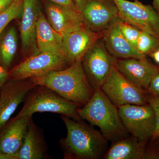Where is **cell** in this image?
<instances>
[{"label":"cell","instance_id":"16","mask_svg":"<svg viewBox=\"0 0 159 159\" xmlns=\"http://www.w3.org/2000/svg\"><path fill=\"white\" fill-rule=\"evenodd\" d=\"M40 11L37 0H23L20 25L22 45L24 53L32 55L39 53L36 43V23Z\"/></svg>","mask_w":159,"mask_h":159},{"label":"cell","instance_id":"22","mask_svg":"<svg viewBox=\"0 0 159 159\" xmlns=\"http://www.w3.org/2000/svg\"><path fill=\"white\" fill-rule=\"evenodd\" d=\"M23 7V0H14L11 6L0 14V34L10 22L21 15Z\"/></svg>","mask_w":159,"mask_h":159},{"label":"cell","instance_id":"18","mask_svg":"<svg viewBox=\"0 0 159 159\" xmlns=\"http://www.w3.org/2000/svg\"><path fill=\"white\" fill-rule=\"evenodd\" d=\"M119 20L112 24L106 31L104 39L105 46L107 51L116 57L125 59L145 58V55L139 53L134 46L122 35L119 28Z\"/></svg>","mask_w":159,"mask_h":159},{"label":"cell","instance_id":"25","mask_svg":"<svg viewBox=\"0 0 159 159\" xmlns=\"http://www.w3.org/2000/svg\"><path fill=\"white\" fill-rule=\"evenodd\" d=\"M148 104L153 108L156 117V127L152 138L154 140L159 137V97L149 96L146 97Z\"/></svg>","mask_w":159,"mask_h":159},{"label":"cell","instance_id":"33","mask_svg":"<svg viewBox=\"0 0 159 159\" xmlns=\"http://www.w3.org/2000/svg\"><path fill=\"white\" fill-rule=\"evenodd\" d=\"M15 1H20V0H15Z\"/></svg>","mask_w":159,"mask_h":159},{"label":"cell","instance_id":"10","mask_svg":"<svg viewBox=\"0 0 159 159\" xmlns=\"http://www.w3.org/2000/svg\"><path fill=\"white\" fill-rule=\"evenodd\" d=\"M76 7L82 14L85 25L95 31L107 29L120 19L113 0H85Z\"/></svg>","mask_w":159,"mask_h":159},{"label":"cell","instance_id":"1","mask_svg":"<svg viewBox=\"0 0 159 159\" xmlns=\"http://www.w3.org/2000/svg\"><path fill=\"white\" fill-rule=\"evenodd\" d=\"M31 79L35 85L48 88L67 100L79 105H85L94 93L82 61L74 63L67 68Z\"/></svg>","mask_w":159,"mask_h":159},{"label":"cell","instance_id":"29","mask_svg":"<svg viewBox=\"0 0 159 159\" xmlns=\"http://www.w3.org/2000/svg\"><path fill=\"white\" fill-rule=\"evenodd\" d=\"M14 0H0V14L11 6Z\"/></svg>","mask_w":159,"mask_h":159},{"label":"cell","instance_id":"9","mask_svg":"<svg viewBox=\"0 0 159 159\" xmlns=\"http://www.w3.org/2000/svg\"><path fill=\"white\" fill-rule=\"evenodd\" d=\"M99 40L87 52L82 61L86 75L94 91L101 88L116 61L105 45Z\"/></svg>","mask_w":159,"mask_h":159},{"label":"cell","instance_id":"24","mask_svg":"<svg viewBox=\"0 0 159 159\" xmlns=\"http://www.w3.org/2000/svg\"><path fill=\"white\" fill-rule=\"evenodd\" d=\"M119 29L125 39L133 45L135 46L141 30L120 19L118 21Z\"/></svg>","mask_w":159,"mask_h":159},{"label":"cell","instance_id":"5","mask_svg":"<svg viewBox=\"0 0 159 159\" xmlns=\"http://www.w3.org/2000/svg\"><path fill=\"white\" fill-rule=\"evenodd\" d=\"M118 108L122 123L131 136L143 143L152 138L155 129L156 117L150 104H126Z\"/></svg>","mask_w":159,"mask_h":159},{"label":"cell","instance_id":"30","mask_svg":"<svg viewBox=\"0 0 159 159\" xmlns=\"http://www.w3.org/2000/svg\"><path fill=\"white\" fill-rule=\"evenodd\" d=\"M152 57L157 62L159 63V50L154 52Z\"/></svg>","mask_w":159,"mask_h":159},{"label":"cell","instance_id":"21","mask_svg":"<svg viewBox=\"0 0 159 159\" xmlns=\"http://www.w3.org/2000/svg\"><path fill=\"white\" fill-rule=\"evenodd\" d=\"M17 36L14 27L9 28L0 39V64L8 70L16 53Z\"/></svg>","mask_w":159,"mask_h":159},{"label":"cell","instance_id":"23","mask_svg":"<svg viewBox=\"0 0 159 159\" xmlns=\"http://www.w3.org/2000/svg\"><path fill=\"white\" fill-rule=\"evenodd\" d=\"M135 47L139 53L145 55L158 48L159 41L151 34L141 31Z\"/></svg>","mask_w":159,"mask_h":159},{"label":"cell","instance_id":"8","mask_svg":"<svg viewBox=\"0 0 159 159\" xmlns=\"http://www.w3.org/2000/svg\"><path fill=\"white\" fill-rule=\"evenodd\" d=\"M67 63L64 57L51 52L31 55L9 72L11 80H22L41 77L52 71L63 70Z\"/></svg>","mask_w":159,"mask_h":159},{"label":"cell","instance_id":"4","mask_svg":"<svg viewBox=\"0 0 159 159\" xmlns=\"http://www.w3.org/2000/svg\"><path fill=\"white\" fill-rule=\"evenodd\" d=\"M25 103L16 117L32 116L36 112H52L79 120V104L67 100L54 91L37 85L29 91Z\"/></svg>","mask_w":159,"mask_h":159},{"label":"cell","instance_id":"2","mask_svg":"<svg viewBox=\"0 0 159 159\" xmlns=\"http://www.w3.org/2000/svg\"><path fill=\"white\" fill-rule=\"evenodd\" d=\"M67 135L59 143L66 157L78 159H98L105 153L107 140L102 134L90 126L61 116Z\"/></svg>","mask_w":159,"mask_h":159},{"label":"cell","instance_id":"20","mask_svg":"<svg viewBox=\"0 0 159 159\" xmlns=\"http://www.w3.org/2000/svg\"><path fill=\"white\" fill-rule=\"evenodd\" d=\"M103 157L105 159H145V143L132 136L125 137L114 142Z\"/></svg>","mask_w":159,"mask_h":159},{"label":"cell","instance_id":"11","mask_svg":"<svg viewBox=\"0 0 159 159\" xmlns=\"http://www.w3.org/2000/svg\"><path fill=\"white\" fill-rule=\"evenodd\" d=\"M100 34L85 25L63 35V48L68 63L82 61L86 53L97 40Z\"/></svg>","mask_w":159,"mask_h":159},{"label":"cell","instance_id":"7","mask_svg":"<svg viewBox=\"0 0 159 159\" xmlns=\"http://www.w3.org/2000/svg\"><path fill=\"white\" fill-rule=\"evenodd\" d=\"M113 1L122 20L151 34L159 41V13L153 7L138 0Z\"/></svg>","mask_w":159,"mask_h":159},{"label":"cell","instance_id":"17","mask_svg":"<svg viewBox=\"0 0 159 159\" xmlns=\"http://www.w3.org/2000/svg\"><path fill=\"white\" fill-rule=\"evenodd\" d=\"M36 38L39 52H51L66 58L62 35L53 29L41 11L36 23Z\"/></svg>","mask_w":159,"mask_h":159},{"label":"cell","instance_id":"28","mask_svg":"<svg viewBox=\"0 0 159 159\" xmlns=\"http://www.w3.org/2000/svg\"><path fill=\"white\" fill-rule=\"evenodd\" d=\"M50 1L51 2L55 3L58 5H61L67 6V7H71V8L77 9L76 5L73 2L72 0H48Z\"/></svg>","mask_w":159,"mask_h":159},{"label":"cell","instance_id":"27","mask_svg":"<svg viewBox=\"0 0 159 159\" xmlns=\"http://www.w3.org/2000/svg\"><path fill=\"white\" fill-rule=\"evenodd\" d=\"M9 72L0 64V90L9 79Z\"/></svg>","mask_w":159,"mask_h":159},{"label":"cell","instance_id":"26","mask_svg":"<svg viewBox=\"0 0 159 159\" xmlns=\"http://www.w3.org/2000/svg\"><path fill=\"white\" fill-rule=\"evenodd\" d=\"M148 89L155 96L159 97V72L152 80Z\"/></svg>","mask_w":159,"mask_h":159},{"label":"cell","instance_id":"6","mask_svg":"<svg viewBox=\"0 0 159 159\" xmlns=\"http://www.w3.org/2000/svg\"><path fill=\"white\" fill-rule=\"evenodd\" d=\"M100 89L117 107L126 104H147L143 90L125 78L115 65Z\"/></svg>","mask_w":159,"mask_h":159},{"label":"cell","instance_id":"31","mask_svg":"<svg viewBox=\"0 0 159 159\" xmlns=\"http://www.w3.org/2000/svg\"><path fill=\"white\" fill-rule=\"evenodd\" d=\"M153 8L159 13V0H153Z\"/></svg>","mask_w":159,"mask_h":159},{"label":"cell","instance_id":"14","mask_svg":"<svg viewBox=\"0 0 159 159\" xmlns=\"http://www.w3.org/2000/svg\"><path fill=\"white\" fill-rule=\"evenodd\" d=\"M115 66L125 78L142 90L148 88L152 80L159 72L145 58L119 60L115 61Z\"/></svg>","mask_w":159,"mask_h":159},{"label":"cell","instance_id":"3","mask_svg":"<svg viewBox=\"0 0 159 159\" xmlns=\"http://www.w3.org/2000/svg\"><path fill=\"white\" fill-rule=\"evenodd\" d=\"M80 118L100 129L107 141L115 142L129 136L118 107L114 105L101 89L94 91L93 96L82 108L78 109Z\"/></svg>","mask_w":159,"mask_h":159},{"label":"cell","instance_id":"12","mask_svg":"<svg viewBox=\"0 0 159 159\" xmlns=\"http://www.w3.org/2000/svg\"><path fill=\"white\" fill-rule=\"evenodd\" d=\"M11 80L0 90V129L9 121L29 91L35 86L31 78Z\"/></svg>","mask_w":159,"mask_h":159},{"label":"cell","instance_id":"15","mask_svg":"<svg viewBox=\"0 0 159 159\" xmlns=\"http://www.w3.org/2000/svg\"><path fill=\"white\" fill-rule=\"evenodd\" d=\"M46 11L50 25L62 36L85 25L77 9L50 2L46 5Z\"/></svg>","mask_w":159,"mask_h":159},{"label":"cell","instance_id":"19","mask_svg":"<svg viewBox=\"0 0 159 159\" xmlns=\"http://www.w3.org/2000/svg\"><path fill=\"white\" fill-rule=\"evenodd\" d=\"M45 141L32 119L21 147L17 153V159H42L46 157Z\"/></svg>","mask_w":159,"mask_h":159},{"label":"cell","instance_id":"32","mask_svg":"<svg viewBox=\"0 0 159 159\" xmlns=\"http://www.w3.org/2000/svg\"><path fill=\"white\" fill-rule=\"evenodd\" d=\"M72 1H73V2L75 4L76 6L79 5L80 3H82L83 2L85 1V0H72Z\"/></svg>","mask_w":159,"mask_h":159},{"label":"cell","instance_id":"13","mask_svg":"<svg viewBox=\"0 0 159 159\" xmlns=\"http://www.w3.org/2000/svg\"><path fill=\"white\" fill-rule=\"evenodd\" d=\"M31 119L32 116H16L0 129V155H13L17 159Z\"/></svg>","mask_w":159,"mask_h":159}]
</instances>
